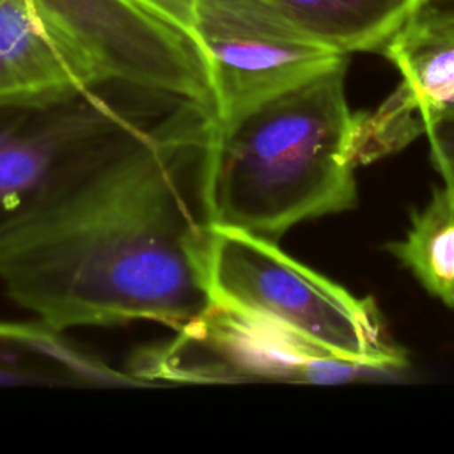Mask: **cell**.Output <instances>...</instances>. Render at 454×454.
Instances as JSON below:
<instances>
[{"label":"cell","instance_id":"obj_1","mask_svg":"<svg viewBox=\"0 0 454 454\" xmlns=\"http://www.w3.org/2000/svg\"><path fill=\"white\" fill-rule=\"evenodd\" d=\"M211 114L177 101L57 183L0 232L9 296L57 332L209 307L204 151Z\"/></svg>","mask_w":454,"mask_h":454},{"label":"cell","instance_id":"obj_2","mask_svg":"<svg viewBox=\"0 0 454 454\" xmlns=\"http://www.w3.org/2000/svg\"><path fill=\"white\" fill-rule=\"evenodd\" d=\"M348 55L229 124L209 122L204 202L211 225L277 241L300 222L356 204Z\"/></svg>","mask_w":454,"mask_h":454},{"label":"cell","instance_id":"obj_3","mask_svg":"<svg viewBox=\"0 0 454 454\" xmlns=\"http://www.w3.org/2000/svg\"><path fill=\"white\" fill-rule=\"evenodd\" d=\"M206 280L215 305L277 319L346 360L395 372L408 367L372 298L355 296L273 239L211 225Z\"/></svg>","mask_w":454,"mask_h":454},{"label":"cell","instance_id":"obj_4","mask_svg":"<svg viewBox=\"0 0 454 454\" xmlns=\"http://www.w3.org/2000/svg\"><path fill=\"white\" fill-rule=\"evenodd\" d=\"M117 87L0 103V232L64 177L179 101L137 99Z\"/></svg>","mask_w":454,"mask_h":454},{"label":"cell","instance_id":"obj_5","mask_svg":"<svg viewBox=\"0 0 454 454\" xmlns=\"http://www.w3.org/2000/svg\"><path fill=\"white\" fill-rule=\"evenodd\" d=\"M197 46L211 87L213 122L229 124L337 62L266 0H138Z\"/></svg>","mask_w":454,"mask_h":454},{"label":"cell","instance_id":"obj_6","mask_svg":"<svg viewBox=\"0 0 454 454\" xmlns=\"http://www.w3.org/2000/svg\"><path fill=\"white\" fill-rule=\"evenodd\" d=\"M129 374L140 383L339 385L397 372L346 360L268 316L209 303L204 314L176 332L172 342L138 355Z\"/></svg>","mask_w":454,"mask_h":454},{"label":"cell","instance_id":"obj_7","mask_svg":"<svg viewBox=\"0 0 454 454\" xmlns=\"http://www.w3.org/2000/svg\"><path fill=\"white\" fill-rule=\"evenodd\" d=\"M89 60L101 83H119L213 115L204 60L192 39L138 0H34Z\"/></svg>","mask_w":454,"mask_h":454},{"label":"cell","instance_id":"obj_8","mask_svg":"<svg viewBox=\"0 0 454 454\" xmlns=\"http://www.w3.org/2000/svg\"><path fill=\"white\" fill-rule=\"evenodd\" d=\"M105 85L34 0L0 2V103Z\"/></svg>","mask_w":454,"mask_h":454},{"label":"cell","instance_id":"obj_9","mask_svg":"<svg viewBox=\"0 0 454 454\" xmlns=\"http://www.w3.org/2000/svg\"><path fill=\"white\" fill-rule=\"evenodd\" d=\"M422 0L378 53L401 73L392 98L426 128L454 110V5Z\"/></svg>","mask_w":454,"mask_h":454},{"label":"cell","instance_id":"obj_10","mask_svg":"<svg viewBox=\"0 0 454 454\" xmlns=\"http://www.w3.org/2000/svg\"><path fill=\"white\" fill-rule=\"evenodd\" d=\"M60 333L41 321L0 323V385H137L129 374L67 344Z\"/></svg>","mask_w":454,"mask_h":454},{"label":"cell","instance_id":"obj_11","mask_svg":"<svg viewBox=\"0 0 454 454\" xmlns=\"http://www.w3.org/2000/svg\"><path fill=\"white\" fill-rule=\"evenodd\" d=\"M294 27L339 51H380L422 0H266Z\"/></svg>","mask_w":454,"mask_h":454},{"label":"cell","instance_id":"obj_12","mask_svg":"<svg viewBox=\"0 0 454 454\" xmlns=\"http://www.w3.org/2000/svg\"><path fill=\"white\" fill-rule=\"evenodd\" d=\"M385 248L427 293L454 309V188H433L431 199L411 213L404 236Z\"/></svg>","mask_w":454,"mask_h":454},{"label":"cell","instance_id":"obj_13","mask_svg":"<svg viewBox=\"0 0 454 454\" xmlns=\"http://www.w3.org/2000/svg\"><path fill=\"white\" fill-rule=\"evenodd\" d=\"M431 161L443 183L454 188V110L436 119L426 131Z\"/></svg>","mask_w":454,"mask_h":454},{"label":"cell","instance_id":"obj_14","mask_svg":"<svg viewBox=\"0 0 454 454\" xmlns=\"http://www.w3.org/2000/svg\"><path fill=\"white\" fill-rule=\"evenodd\" d=\"M0 2H2V0H0Z\"/></svg>","mask_w":454,"mask_h":454}]
</instances>
